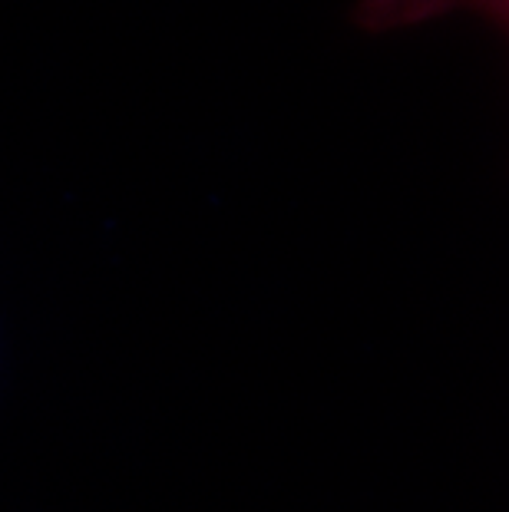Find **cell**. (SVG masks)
<instances>
[{
    "label": "cell",
    "instance_id": "cell-1",
    "mask_svg": "<svg viewBox=\"0 0 509 512\" xmlns=\"http://www.w3.org/2000/svg\"><path fill=\"white\" fill-rule=\"evenodd\" d=\"M443 17H476L509 43V0H361L354 7V24L367 34L414 30Z\"/></svg>",
    "mask_w": 509,
    "mask_h": 512
}]
</instances>
